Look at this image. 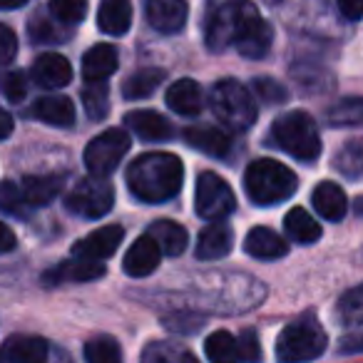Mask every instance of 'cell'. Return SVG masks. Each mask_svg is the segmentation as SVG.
<instances>
[{"label":"cell","mask_w":363,"mask_h":363,"mask_svg":"<svg viewBox=\"0 0 363 363\" xmlns=\"http://www.w3.org/2000/svg\"><path fill=\"white\" fill-rule=\"evenodd\" d=\"M50 16L62 26H77L87 16V0H50Z\"/></svg>","instance_id":"8d00e7d4"},{"label":"cell","mask_w":363,"mask_h":363,"mask_svg":"<svg viewBox=\"0 0 363 363\" xmlns=\"http://www.w3.org/2000/svg\"><path fill=\"white\" fill-rule=\"evenodd\" d=\"M284 229H286L289 237L298 244H313L321 239V227H318V222L303 207H294L291 212L286 214Z\"/></svg>","instance_id":"f1b7e54d"},{"label":"cell","mask_w":363,"mask_h":363,"mask_svg":"<svg viewBox=\"0 0 363 363\" xmlns=\"http://www.w3.org/2000/svg\"><path fill=\"white\" fill-rule=\"evenodd\" d=\"M341 353H363V331L343 338V341H341Z\"/></svg>","instance_id":"bcb514c9"},{"label":"cell","mask_w":363,"mask_h":363,"mask_svg":"<svg viewBox=\"0 0 363 363\" xmlns=\"http://www.w3.org/2000/svg\"><path fill=\"white\" fill-rule=\"evenodd\" d=\"M16 249V234H13L11 227L0 222V254H8Z\"/></svg>","instance_id":"f6af8a7d"},{"label":"cell","mask_w":363,"mask_h":363,"mask_svg":"<svg viewBox=\"0 0 363 363\" xmlns=\"http://www.w3.org/2000/svg\"><path fill=\"white\" fill-rule=\"evenodd\" d=\"M28 0H0V11H16V8H23Z\"/></svg>","instance_id":"c3c4849f"},{"label":"cell","mask_w":363,"mask_h":363,"mask_svg":"<svg viewBox=\"0 0 363 363\" xmlns=\"http://www.w3.org/2000/svg\"><path fill=\"white\" fill-rule=\"evenodd\" d=\"M11 135H13V117L0 107V140H6Z\"/></svg>","instance_id":"7dc6e473"},{"label":"cell","mask_w":363,"mask_h":363,"mask_svg":"<svg viewBox=\"0 0 363 363\" xmlns=\"http://www.w3.org/2000/svg\"><path fill=\"white\" fill-rule=\"evenodd\" d=\"M28 209H30V204H28L21 184L11 179L0 182V212L13 214V217H26Z\"/></svg>","instance_id":"e575fe53"},{"label":"cell","mask_w":363,"mask_h":363,"mask_svg":"<svg viewBox=\"0 0 363 363\" xmlns=\"http://www.w3.org/2000/svg\"><path fill=\"white\" fill-rule=\"evenodd\" d=\"M112 204H115V189H112V184L105 177H95V174L77 182L65 199V207L82 219L105 217L112 209Z\"/></svg>","instance_id":"52a82bcc"},{"label":"cell","mask_w":363,"mask_h":363,"mask_svg":"<svg viewBox=\"0 0 363 363\" xmlns=\"http://www.w3.org/2000/svg\"><path fill=\"white\" fill-rule=\"evenodd\" d=\"M313 209L321 214L326 222H341L346 217L348 209V199L343 194V189L333 182H321L311 194Z\"/></svg>","instance_id":"cb8c5ba5"},{"label":"cell","mask_w":363,"mask_h":363,"mask_svg":"<svg viewBox=\"0 0 363 363\" xmlns=\"http://www.w3.org/2000/svg\"><path fill=\"white\" fill-rule=\"evenodd\" d=\"M272 43H274V30L262 16L252 23V26L244 30V35L237 40V52L249 60H262L269 50H272Z\"/></svg>","instance_id":"7402d4cb"},{"label":"cell","mask_w":363,"mask_h":363,"mask_svg":"<svg viewBox=\"0 0 363 363\" xmlns=\"http://www.w3.org/2000/svg\"><path fill=\"white\" fill-rule=\"evenodd\" d=\"M87 363H122V348L112 336H95L85 343Z\"/></svg>","instance_id":"d6a6232c"},{"label":"cell","mask_w":363,"mask_h":363,"mask_svg":"<svg viewBox=\"0 0 363 363\" xmlns=\"http://www.w3.org/2000/svg\"><path fill=\"white\" fill-rule=\"evenodd\" d=\"M209 363H242L239 356V343L229 331H217L207 338L204 343Z\"/></svg>","instance_id":"4dcf8cb0"},{"label":"cell","mask_w":363,"mask_h":363,"mask_svg":"<svg viewBox=\"0 0 363 363\" xmlns=\"http://www.w3.org/2000/svg\"><path fill=\"white\" fill-rule=\"evenodd\" d=\"M259 18V11L252 0H229L212 13L207 23V48L222 52L234 48L249 26Z\"/></svg>","instance_id":"8992f818"},{"label":"cell","mask_w":363,"mask_h":363,"mask_svg":"<svg viewBox=\"0 0 363 363\" xmlns=\"http://www.w3.org/2000/svg\"><path fill=\"white\" fill-rule=\"evenodd\" d=\"M50 348L38 336H11L0 346V363H48Z\"/></svg>","instance_id":"5bb4252c"},{"label":"cell","mask_w":363,"mask_h":363,"mask_svg":"<svg viewBox=\"0 0 363 363\" xmlns=\"http://www.w3.org/2000/svg\"><path fill=\"white\" fill-rule=\"evenodd\" d=\"M145 13L157 33L172 35V33H179L184 28L189 8L187 0H147Z\"/></svg>","instance_id":"7c38bea8"},{"label":"cell","mask_w":363,"mask_h":363,"mask_svg":"<svg viewBox=\"0 0 363 363\" xmlns=\"http://www.w3.org/2000/svg\"><path fill=\"white\" fill-rule=\"evenodd\" d=\"M132 26V0H100L97 28L107 35H125Z\"/></svg>","instance_id":"603a6c76"},{"label":"cell","mask_w":363,"mask_h":363,"mask_svg":"<svg viewBox=\"0 0 363 363\" xmlns=\"http://www.w3.org/2000/svg\"><path fill=\"white\" fill-rule=\"evenodd\" d=\"M125 125L145 142H164V140H169V137L174 135L169 120H167V117H162L160 112H152V110L127 112Z\"/></svg>","instance_id":"2e32d148"},{"label":"cell","mask_w":363,"mask_h":363,"mask_svg":"<svg viewBox=\"0 0 363 363\" xmlns=\"http://www.w3.org/2000/svg\"><path fill=\"white\" fill-rule=\"evenodd\" d=\"M336 318L343 326H363V284L348 289L336 306Z\"/></svg>","instance_id":"1f68e13d"},{"label":"cell","mask_w":363,"mask_h":363,"mask_svg":"<svg viewBox=\"0 0 363 363\" xmlns=\"http://www.w3.org/2000/svg\"><path fill=\"white\" fill-rule=\"evenodd\" d=\"M356 214H361V217H363V197L356 199Z\"/></svg>","instance_id":"f907efd6"},{"label":"cell","mask_w":363,"mask_h":363,"mask_svg":"<svg viewBox=\"0 0 363 363\" xmlns=\"http://www.w3.org/2000/svg\"><path fill=\"white\" fill-rule=\"evenodd\" d=\"M127 150H130V135L125 130H107L85 147V167L90 174L107 177L117 169Z\"/></svg>","instance_id":"9c48e42d"},{"label":"cell","mask_w":363,"mask_h":363,"mask_svg":"<svg viewBox=\"0 0 363 363\" xmlns=\"http://www.w3.org/2000/svg\"><path fill=\"white\" fill-rule=\"evenodd\" d=\"M147 234L160 244L162 254H167V257H179L189 244L187 229L177 222H169V219H160V222H155L150 229H147Z\"/></svg>","instance_id":"484cf974"},{"label":"cell","mask_w":363,"mask_h":363,"mask_svg":"<svg viewBox=\"0 0 363 363\" xmlns=\"http://www.w3.org/2000/svg\"><path fill=\"white\" fill-rule=\"evenodd\" d=\"M234 247V234L224 222H212L209 227L202 229L197 239V259L202 262H214L222 259L232 252Z\"/></svg>","instance_id":"ac0fdd59"},{"label":"cell","mask_w":363,"mask_h":363,"mask_svg":"<svg viewBox=\"0 0 363 363\" xmlns=\"http://www.w3.org/2000/svg\"><path fill=\"white\" fill-rule=\"evenodd\" d=\"M328 122L336 127H351L363 122V100L361 97H348V100H341L336 107H331L328 112Z\"/></svg>","instance_id":"74e56055"},{"label":"cell","mask_w":363,"mask_h":363,"mask_svg":"<svg viewBox=\"0 0 363 363\" xmlns=\"http://www.w3.org/2000/svg\"><path fill=\"white\" fill-rule=\"evenodd\" d=\"M298 187V179L286 164L277 160H257L247 167L244 174V189L247 197L259 207L286 202Z\"/></svg>","instance_id":"7a4b0ae2"},{"label":"cell","mask_w":363,"mask_h":363,"mask_svg":"<svg viewBox=\"0 0 363 363\" xmlns=\"http://www.w3.org/2000/svg\"><path fill=\"white\" fill-rule=\"evenodd\" d=\"M18 55V38L16 33L8 26L0 23V65H8L13 62V57Z\"/></svg>","instance_id":"b9f144b4"},{"label":"cell","mask_w":363,"mask_h":363,"mask_svg":"<svg viewBox=\"0 0 363 363\" xmlns=\"http://www.w3.org/2000/svg\"><path fill=\"white\" fill-rule=\"evenodd\" d=\"M202 105H204L202 87L194 80H189V77H182V80H177L174 85L167 90V107L182 117L199 115Z\"/></svg>","instance_id":"d6986e66"},{"label":"cell","mask_w":363,"mask_h":363,"mask_svg":"<svg viewBox=\"0 0 363 363\" xmlns=\"http://www.w3.org/2000/svg\"><path fill=\"white\" fill-rule=\"evenodd\" d=\"M254 92H257V97L262 102H269V105H281V102L289 100V92L284 85H279L277 80H272V77H257V80L252 82Z\"/></svg>","instance_id":"f35d334b"},{"label":"cell","mask_w":363,"mask_h":363,"mask_svg":"<svg viewBox=\"0 0 363 363\" xmlns=\"http://www.w3.org/2000/svg\"><path fill=\"white\" fill-rule=\"evenodd\" d=\"M239 343V356L242 363H259L262 361V346H259V336L254 331H244L237 338Z\"/></svg>","instance_id":"60d3db41"},{"label":"cell","mask_w":363,"mask_h":363,"mask_svg":"<svg viewBox=\"0 0 363 363\" xmlns=\"http://www.w3.org/2000/svg\"><path fill=\"white\" fill-rule=\"evenodd\" d=\"M194 209L207 222H222L224 217L234 214L237 197L219 174L202 172L197 179V192H194Z\"/></svg>","instance_id":"ba28073f"},{"label":"cell","mask_w":363,"mask_h":363,"mask_svg":"<svg viewBox=\"0 0 363 363\" xmlns=\"http://www.w3.org/2000/svg\"><path fill=\"white\" fill-rule=\"evenodd\" d=\"M338 11L348 21H361L363 18V0H336Z\"/></svg>","instance_id":"ee69618b"},{"label":"cell","mask_w":363,"mask_h":363,"mask_svg":"<svg viewBox=\"0 0 363 363\" xmlns=\"http://www.w3.org/2000/svg\"><path fill=\"white\" fill-rule=\"evenodd\" d=\"M3 92L11 102H21L28 92V85H26V75L23 72H11L3 82Z\"/></svg>","instance_id":"7bdbcfd3"},{"label":"cell","mask_w":363,"mask_h":363,"mask_svg":"<svg viewBox=\"0 0 363 363\" xmlns=\"http://www.w3.org/2000/svg\"><path fill=\"white\" fill-rule=\"evenodd\" d=\"M326 331L311 316L291 321L277 338L279 363H311L326 351Z\"/></svg>","instance_id":"277c9868"},{"label":"cell","mask_w":363,"mask_h":363,"mask_svg":"<svg viewBox=\"0 0 363 363\" xmlns=\"http://www.w3.org/2000/svg\"><path fill=\"white\" fill-rule=\"evenodd\" d=\"M105 277V267L100 262H92V259H70V262H62L57 267H52L50 272L43 274V284L45 286H62V284H82V281H95V279Z\"/></svg>","instance_id":"8fae6325"},{"label":"cell","mask_w":363,"mask_h":363,"mask_svg":"<svg viewBox=\"0 0 363 363\" xmlns=\"http://www.w3.org/2000/svg\"><path fill=\"white\" fill-rule=\"evenodd\" d=\"M57 358H60V363H72V361H70V356H67L65 351H57Z\"/></svg>","instance_id":"681fc988"},{"label":"cell","mask_w":363,"mask_h":363,"mask_svg":"<svg viewBox=\"0 0 363 363\" xmlns=\"http://www.w3.org/2000/svg\"><path fill=\"white\" fill-rule=\"evenodd\" d=\"M209 107L217 120L234 132H247L257 122V102L237 80H219L209 92Z\"/></svg>","instance_id":"5b68a950"},{"label":"cell","mask_w":363,"mask_h":363,"mask_svg":"<svg viewBox=\"0 0 363 363\" xmlns=\"http://www.w3.org/2000/svg\"><path fill=\"white\" fill-rule=\"evenodd\" d=\"M244 249H247L249 257L262 259V262H274V259H281L289 254L286 242L269 227H254L252 232L247 234Z\"/></svg>","instance_id":"ffe728a7"},{"label":"cell","mask_w":363,"mask_h":363,"mask_svg":"<svg viewBox=\"0 0 363 363\" xmlns=\"http://www.w3.org/2000/svg\"><path fill=\"white\" fill-rule=\"evenodd\" d=\"M30 75H33V80L38 82V87L57 90V87L70 85L72 65L67 57L57 55V52H43V55H38V60L33 62Z\"/></svg>","instance_id":"4fadbf2b"},{"label":"cell","mask_w":363,"mask_h":363,"mask_svg":"<svg viewBox=\"0 0 363 363\" xmlns=\"http://www.w3.org/2000/svg\"><path fill=\"white\" fill-rule=\"evenodd\" d=\"M127 187L140 202L162 204L177 197L184 179L179 157L169 152H147L127 167Z\"/></svg>","instance_id":"6da1fadb"},{"label":"cell","mask_w":363,"mask_h":363,"mask_svg":"<svg viewBox=\"0 0 363 363\" xmlns=\"http://www.w3.org/2000/svg\"><path fill=\"white\" fill-rule=\"evenodd\" d=\"M125 239V229L120 224H110V227H102L97 232L87 234L85 239L75 242L72 254L80 259H92V262H102V259L112 257L117 252V247Z\"/></svg>","instance_id":"30bf717a"},{"label":"cell","mask_w":363,"mask_h":363,"mask_svg":"<svg viewBox=\"0 0 363 363\" xmlns=\"http://www.w3.org/2000/svg\"><path fill=\"white\" fill-rule=\"evenodd\" d=\"M21 187H23V194H26L28 204H30V209H35V207L50 204L52 199L60 194L62 179L55 174H30L21 182Z\"/></svg>","instance_id":"4316f807"},{"label":"cell","mask_w":363,"mask_h":363,"mask_svg":"<svg viewBox=\"0 0 363 363\" xmlns=\"http://www.w3.org/2000/svg\"><path fill=\"white\" fill-rule=\"evenodd\" d=\"M333 164H336V169L341 172V174L351 177V179L361 177L363 174V147L358 145V142H348V145H343L341 150H338Z\"/></svg>","instance_id":"d590c367"},{"label":"cell","mask_w":363,"mask_h":363,"mask_svg":"<svg viewBox=\"0 0 363 363\" xmlns=\"http://www.w3.org/2000/svg\"><path fill=\"white\" fill-rule=\"evenodd\" d=\"M164 77H167L164 70H160V67H142V70L132 72L122 82V95L127 100H145V97H150L164 82Z\"/></svg>","instance_id":"83f0119b"},{"label":"cell","mask_w":363,"mask_h":363,"mask_svg":"<svg viewBox=\"0 0 363 363\" xmlns=\"http://www.w3.org/2000/svg\"><path fill=\"white\" fill-rule=\"evenodd\" d=\"M160 259H162V249L150 234L140 237L125 254V272L135 279L142 277H150L157 267H160Z\"/></svg>","instance_id":"9a60e30c"},{"label":"cell","mask_w":363,"mask_h":363,"mask_svg":"<svg viewBox=\"0 0 363 363\" xmlns=\"http://www.w3.org/2000/svg\"><path fill=\"white\" fill-rule=\"evenodd\" d=\"M117 65H120L117 48L107 45V43H97L82 57V75L87 82H105L110 75H115Z\"/></svg>","instance_id":"e0dca14e"},{"label":"cell","mask_w":363,"mask_h":363,"mask_svg":"<svg viewBox=\"0 0 363 363\" xmlns=\"http://www.w3.org/2000/svg\"><path fill=\"white\" fill-rule=\"evenodd\" d=\"M142 363H199L192 351L169 341H152L142 351Z\"/></svg>","instance_id":"f546056e"},{"label":"cell","mask_w":363,"mask_h":363,"mask_svg":"<svg viewBox=\"0 0 363 363\" xmlns=\"http://www.w3.org/2000/svg\"><path fill=\"white\" fill-rule=\"evenodd\" d=\"M82 105L90 120H102L110 112V92H107L105 82H90L82 90Z\"/></svg>","instance_id":"836d02e7"},{"label":"cell","mask_w":363,"mask_h":363,"mask_svg":"<svg viewBox=\"0 0 363 363\" xmlns=\"http://www.w3.org/2000/svg\"><path fill=\"white\" fill-rule=\"evenodd\" d=\"M33 115L40 122L52 127H72L75 125V105L70 97L62 95H48L33 105Z\"/></svg>","instance_id":"d4e9b609"},{"label":"cell","mask_w":363,"mask_h":363,"mask_svg":"<svg viewBox=\"0 0 363 363\" xmlns=\"http://www.w3.org/2000/svg\"><path fill=\"white\" fill-rule=\"evenodd\" d=\"M272 137L284 152L298 162H316L321 155V135L311 115L301 110L277 117L272 125Z\"/></svg>","instance_id":"3957f363"},{"label":"cell","mask_w":363,"mask_h":363,"mask_svg":"<svg viewBox=\"0 0 363 363\" xmlns=\"http://www.w3.org/2000/svg\"><path fill=\"white\" fill-rule=\"evenodd\" d=\"M184 142L209 157H224L232 147L229 135L212 125H192L184 130Z\"/></svg>","instance_id":"44dd1931"},{"label":"cell","mask_w":363,"mask_h":363,"mask_svg":"<svg viewBox=\"0 0 363 363\" xmlns=\"http://www.w3.org/2000/svg\"><path fill=\"white\" fill-rule=\"evenodd\" d=\"M62 26V23H60ZM60 26H50L45 18H35L30 23V38L38 43H57V40H67V30H60Z\"/></svg>","instance_id":"ab89813d"}]
</instances>
